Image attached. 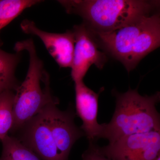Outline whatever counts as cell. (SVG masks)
Instances as JSON below:
<instances>
[{"mask_svg":"<svg viewBox=\"0 0 160 160\" xmlns=\"http://www.w3.org/2000/svg\"><path fill=\"white\" fill-rule=\"evenodd\" d=\"M92 33L100 49L121 62L129 72L159 47L160 14L143 16L109 32Z\"/></svg>","mask_w":160,"mask_h":160,"instance_id":"6da1fadb","label":"cell"},{"mask_svg":"<svg viewBox=\"0 0 160 160\" xmlns=\"http://www.w3.org/2000/svg\"><path fill=\"white\" fill-rule=\"evenodd\" d=\"M67 13L83 19L94 33H104L126 26L158 8L159 1L144 0H60Z\"/></svg>","mask_w":160,"mask_h":160,"instance_id":"7a4b0ae2","label":"cell"},{"mask_svg":"<svg viewBox=\"0 0 160 160\" xmlns=\"http://www.w3.org/2000/svg\"><path fill=\"white\" fill-rule=\"evenodd\" d=\"M14 49L16 52L26 51L29 56L26 78L15 91L13 123L10 132H16L47 105L59 101L52 94L49 75L38 56L33 40L18 42Z\"/></svg>","mask_w":160,"mask_h":160,"instance_id":"3957f363","label":"cell"},{"mask_svg":"<svg viewBox=\"0 0 160 160\" xmlns=\"http://www.w3.org/2000/svg\"><path fill=\"white\" fill-rule=\"evenodd\" d=\"M116 98L115 110L109 123H104L101 138L109 143L136 133L160 131V116L156 106L160 102L159 92L151 96H142L138 89L124 93L112 92Z\"/></svg>","mask_w":160,"mask_h":160,"instance_id":"277c9868","label":"cell"},{"mask_svg":"<svg viewBox=\"0 0 160 160\" xmlns=\"http://www.w3.org/2000/svg\"><path fill=\"white\" fill-rule=\"evenodd\" d=\"M100 150L112 160H156L160 155V131L125 136Z\"/></svg>","mask_w":160,"mask_h":160,"instance_id":"5b68a950","label":"cell"},{"mask_svg":"<svg viewBox=\"0 0 160 160\" xmlns=\"http://www.w3.org/2000/svg\"><path fill=\"white\" fill-rule=\"evenodd\" d=\"M72 30L75 45L71 74L73 82L77 83L83 81L92 65L102 69L107 58L106 53L100 50L94 35L85 24L76 25Z\"/></svg>","mask_w":160,"mask_h":160,"instance_id":"8992f818","label":"cell"},{"mask_svg":"<svg viewBox=\"0 0 160 160\" xmlns=\"http://www.w3.org/2000/svg\"><path fill=\"white\" fill-rule=\"evenodd\" d=\"M58 103H50L42 110L61 158L68 160L74 143L85 135L75 124L74 110L61 111L57 107Z\"/></svg>","mask_w":160,"mask_h":160,"instance_id":"52a82bcc","label":"cell"},{"mask_svg":"<svg viewBox=\"0 0 160 160\" xmlns=\"http://www.w3.org/2000/svg\"><path fill=\"white\" fill-rule=\"evenodd\" d=\"M16 138L42 160H62L43 110L24 124Z\"/></svg>","mask_w":160,"mask_h":160,"instance_id":"ba28073f","label":"cell"},{"mask_svg":"<svg viewBox=\"0 0 160 160\" xmlns=\"http://www.w3.org/2000/svg\"><path fill=\"white\" fill-rule=\"evenodd\" d=\"M20 26L24 33L39 38L61 68H71L75 45L72 30H68L62 33L48 32L39 29L33 21L28 19L23 20Z\"/></svg>","mask_w":160,"mask_h":160,"instance_id":"9c48e42d","label":"cell"},{"mask_svg":"<svg viewBox=\"0 0 160 160\" xmlns=\"http://www.w3.org/2000/svg\"><path fill=\"white\" fill-rule=\"evenodd\" d=\"M103 90L102 88L96 93L87 87L83 81L75 83L76 114L82 121L80 128L89 142H95L101 138L102 132V124H99L97 118L99 96Z\"/></svg>","mask_w":160,"mask_h":160,"instance_id":"30bf717a","label":"cell"},{"mask_svg":"<svg viewBox=\"0 0 160 160\" xmlns=\"http://www.w3.org/2000/svg\"><path fill=\"white\" fill-rule=\"evenodd\" d=\"M22 53H9L0 48V95L7 90L15 91L19 86L15 72Z\"/></svg>","mask_w":160,"mask_h":160,"instance_id":"8fae6325","label":"cell"},{"mask_svg":"<svg viewBox=\"0 0 160 160\" xmlns=\"http://www.w3.org/2000/svg\"><path fill=\"white\" fill-rule=\"evenodd\" d=\"M1 142L2 150L0 160H41L14 137L8 135Z\"/></svg>","mask_w":160,"mask_h":160,"instance_id":"7c38bea8","label":"cell"},{"mask_svg":"<svg viewBox=\"0 0 160 160\" xmlns=\"http://www.w3.org/2000/svg\"><path fill=\"white\" fill-rule=\"evenodd\" d=\"M42 2L40 0H0V30L25 9Z\"/></svg>","mask_w":160,"mask_h":160,"instance_id":"4fadbf2b","label":"cell"},{"mask_svg":"<svg viewBox=\"0 0 160 160\" xmlns=\"http://www.w3.org/2000/svg\"><path fill=\"white\" fill-rule=\"evenodd\" d=\"M15 91L7 90L0 95V140L10 131L13 123V106Z\"/></svg>","mask_w":160,"mask_h":160,"instance_id":"5bb4252c","label":"cell"},{"mask_svg":"<svg viewBox=\"0 0 160 160\" xmlns=\"http://www.w3.org/2000/svg\"><path fill=\"white\" fill-rule=\"evenodd\" d=\"M82 160H112L101 152L100 146L93 142H89L88 149L82 155Z\"/></svg>","mask_w":160,"mask_h":160,"instance_id":"9a60e30c","label":"cell"},{"mask_svg":"<svg viewBox=\"0 0 160 160\" xmlns=\"http://www.w3.org/2000/svg\"><path fill=\"white\" fill-rule=\"evenodd\" d=\"M156 160H160V155L158 156V157L157 158Z\"/></svg>","mask_w":160,"mask_h":160,"instance_id":"2e32d148","label":"cell"}]
</instances>
